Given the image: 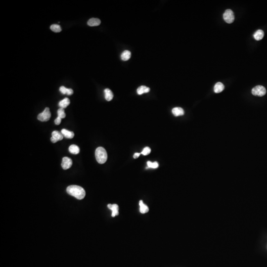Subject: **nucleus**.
Here are the masks:
<instances>
[{"instance_id": "1", "label": "nucleus", "mask_w": 267, "mask_h": 267, "mask_svg": "<svg viewBox=\"0 0 267 267\" xmlns=\"http://www.w3.org/2000/svg\"><path fill=\"white\" fill-rule=\"evenodd\" d=\"M66 191L69 195L79 200L83 199L86 195V192L84 189L81 186L76 185H71L68 186Z\"/></svg>"}, {"instance_id": "2", "label": "nucleus", "mask_w": 267, "mask_h": 267, "mask_svg": "<svg viewBox=\"0 0 267 267\" xmlns=\"http://www.w3.org/2000/svg\"><path fill=\"white\" fill-rule=\"evenodd\" d=\"M95 156L98 163L104 164L107 161V151L102 147H98L96 149Z\"/></svg>"}, {"instance_id": "3", "label": "nucleus", "mask_w": 267, "mask_h": 267, "mask_svg": "<svg viewBox=\"0 0 267 267\" xmlns=\"http://www.w3.org/2000/svg\"><path fill=\"white\" fill-rule=\"evenodd\" d=\"M252 95L255 96L263 97L266 94V89L264 87L261 86V85H258L252 89Z\"/></svg>"}, {"instance_id": "4", "label": "nucleus", "mask_w": 267, "mask_h": 267, "mask_svg": "<svg viewBox=\"0 0 267 267\" xmlns=\"http://www.w3.org/2000/svg\"><path fill=\"white\" fill-rule=\"evenodd\" d=\"M51 117V113L50 109L48 107H46L44 110L43 112L39 114L38 115L37 118L39 120L42 121V122H46L48 121L50 119Z\"/></svg>"}, {"instance_id": "5", "label": "nucleus", "mask_w": 267, "mask_h": 267, "mask_svg": "<svg viewBox=\"0 0 267 267\" xmlns=\"http://www.w3.org/2000/svg\"><path fill=\"white\" fill-rule=\"evenodd\" d=\"M224 20L227 23H231L234 21V16L233 11L228 9L225 11L223 14Z\"/></svg>"}, {"instance_id": "6", "label": "nucleus", "mask_w": 267, "mask_h": 267, "mask_svg": "<svg viewBox=\"0 0 267 267\" xmlns=\"http://www.w3.org/2000/svg\"><path fill=\"white\" fill-rule=\"evenodd\" d=\"M52 137L51 140L53 143H55L57 141L62 140L64 137L61 133L57 131H53L52 132Z\"/></svg>"}, {"instance_id": "7", "label": "nucleus", "mask_w": 267, "mask_h": 267, "mask_svg": "<svg viewBox=\"0 0 267 267\" xmlns=\"http://www.w3.org/2000/svg\"><path fill=\"white\" fill-rule=\"evenodd\" d=\"M72 165V161L71 159L68 157H64L62 158L61 167L64 170L69 169Z\"/></svg>"}, {"instance_id": "8", "label": "nucleus", "mask_w": 267, "mask_h": 267, "mask_svg": "<svg viewBox=\"0 0 267 267\" xmlns=\"http://www.w3.org/2000/svg\"><path fill=\"white\" fill-rule=\"evenodd\" d=\"M107 207L109 209L112 211V217H114L118 215L119 214V207L117 204H109L107 205Z\"/></svg>"}, {"instance_id": "9", "label": "nucleus", "mask_w": 267, "mask_h": 267, "mask_svg": "<svg viewBox=\"0 0 267 267\" xmlns=\"http://www.w3.org/2000/svg\"><path fill=\"white\" fill-rule=\"evenodd\" d=\"M100 19L96 18H92L88 20L87 24L90 26H97L100 25Z\"/></svg>"}, {"instance_id": "10", "label": "nucleus", "mask_w": 267, "mask_h": 267, "mask_svg": "<svg viewBox=\"0 0 267 267\" xmlns=\"http://www.w3.org/2000/svg\"><path fill=\"white\" fill-rule=\"evenodd\" d=\"M172 113L175 116H180L184 114V110L181 107H175L172 110Z\"/></svg>"}, {"instance_id": "11", "label": "nucleus", "mask_w": 267, "mask_h": 267, "mask_svg": "<svg viewBox=\"0 0 267 267\" xmlns=\"http://www.w3.org/2000/svg\"><path fill=\"white\" fill-rule=\"evenodd\" d=\"M224 88H225V86L223 83L218 82L214 86V91L215 93H220L224 90Z\"/></svg>"}, {"instance_id": "12", "label": "nucleus", "mask_w": 267, "mask_h": 267, "mask_svg": "<svg viewBox=\"0 0 267 267\" xmlns=\"http://www.w3.org/2000/svg\"><path fill=\"white\" fill-rule=\"evenodd\" d=\"M264 36V31L262 30H258L255 32L254 34L253 37L255 40L257 41H260L262 40Z\"/></svg>"}, {"instance_id": "13", "label": "nucleus", "mask_w": 267, "mask_h": 267, "mask_svg": "<svg viewBox=\"0 0 267 267\" xmlns=\"http://www.w3.org/2000/svg\"><path fill=\"white\" fill-rule=\"evenodd\" d=\"M61 133L63 135L64 137H66L67 139H72L74 137V133L73 132L68 131L65 129H62Z\"/></svg>"}, {"instance_id": "14", "label": "nucleus", "mask_w": 267, "mask_h": 267, "mask_svg": "<svg viewBox=\"0 0 267 267\" xmlns=\"http://www.w3.org/2000/svg\"><path fill=\"white\" fill-rule=\"evenodd\" d=\"M104 93L105 98L107 101L109 102L110 100H112V98H113V94L110 89H105L104 91Z\"/></svg>"}, {"instance_id": "15", "label": "nucleus", "mask_w": 267, "mask_h": 267, "mask_svg": "<svg viewBox=\"0 0 267 267\" xmlns=\"http://www.w3.org/2000/svg\"><path fill=\"white\" fill-rule=\"evenodd\" d=\"M150 91V89L145 86L139 87L137 90L138 95H141L144 93H147Z\"/></svg>"}, {"instance_id": "16", "label": "nucleus", "mask_w": 267, "mask_h": 267, "mask_svg": "<svg viewBox=\"0 0 267 267\" xmlns=\"http://www.w3.org/2000/svg\"><path fill=\"white\" fill-rule=\"evenodd\" d=\"M70 103V102L69 98H66L59 102V107H60V108H62V109H66L69 105Z\"/></svg>"}, {"instance_id": "17", "label": "nucleus", "mask_w": 267, "mask_h": 267, "mask_svg": "<svg viewBox=\"0 0 267 267\" xmlns=\"http://www.w3.org/2000/svg\"><path fill=\"white\" fill-rule=\"evenodd\" d=\"M131 56V53L129 51L125 50L123 52L121 55V59L123 61L129 60Z\"/></svg>"}, {"instance_id": "18", "label": "nucleus", "mask_w": 267, "mask_h": 267, "mask_svg": "<svg viewBox=\"0 0 267 267\" xmlns=\"http://www.w3.org/2000/svg\"><path fill=\"white\" fill-rule=\"evenodd\" d=\"M59 91L62 94H67V95H72L73 94V91L71 89H67L65 87H60Z\"/></svg>"}, {"instance_id": "19", "label": "nucleus", "mask_w": 267, "mask_h": 267, "mask_svg": "<svg viewBox=\"0 0 267 267\" xmlns=\"http://www.w3.org/2000/svg\"><path fill=\"white\" fill-rule=\"evenodd\" d=\"M69 152L71 154H77L79 153V147L75 145H71L69 147Z\"/></svg>"}, {"instance_id": "20", "label": "nucleus", "mask_w": 267, "mask_h": 267, "mask_svg": "<svg viewBox=\"0 0 267 267\" xmlns=\"http://www.w3.org/2000/svg\"><path fill=\"white\" fill-rule=\"evenodd\" d=\"M139 205H140V211L141 213L145 214L148 212V211H149L148 207L147 206V205H145V204H143V202L142 200H140V202H139Z\"/></svg>"}, {"instance_id": "21", "label": "nucleus", "mask_w": 267, "mask_h": 267, "mask_svg": "<svg viewBox=\"0 0 267 267\" xmlns=\"http://www.w3.org/2000/svg\"><path fill=\"white\" fill-rule=\"evenodd\" d=\"M51 29L55 32L58 33L61 31V28L60 27V26L57 24H53L51 26Z\"/></svg>"}, {"instance_id": "22", "label": "nucleus", "mask_w": 267, "mask_h": 267, "mask_svg": "<svg viewBox=\"0 0 267 267\" xmlns=\"http://www.w3.org/2000/svg\"><path fill=\"white\" fill-rule=\"evenodd\" d=\"M57 115H58V117L60 118L61 119L64 118L66 117V114L64 112V109L62 108L59 109V110H57Z\"/></svg>"}, {"instance_id": "23", "label": "nucleus", "mask_w": 267, "mask_h": 267, "mask_svg": "<svg viewBox=\"0 0 267 267\" xmlns=\"http://www.w3.org/2000/svg\"><path fill=\"white\" fill-rule=\"evenodd\" d=\"M147 165L148 168H157L158 167V163L157 162H152L151 161H148L147 162Z\"/></svg>"}, {"instance_id": "24", "label": "nucleus", "mask_w": 267, "mask_h": 267, "mask_svg": "<svg viewBox=\"0 0 267 267\" xmlns=\"http://www.w3.org/2000/svg\"><path fill=\"white\" fill-rule=\"evenodd\" d=\"M150 152H151V149L149 147H145L143 148V152H141V154L143 155H147L150 154Z\"/></svg>"}, {"instance_id": "25", "label": "nucleus", "mask_w": 267, "mask_h": 267, "mask_svg": "<svg viewBox=\"0 0 267 267\" xmlns=\"http://www.w3.org/2000/svg\"><path fill=\"white\" fill-rule=\"evenodd\" d=\"M61 119H61L59 117H57V118L55 119V123L57 125H59L61 122Z\"/></svg>"}, {"instance_id": "26", "label": "nucleus", "mask_w": 267, "mask_h": 267, "mask_svg": "<svg viewBox=\"0 0 267 267\" xmlns=\"http://www.w3.org/2000/svg\"><path fill=\"white\" fill-rule=\"evenodd\" d=\"M141 153H135L134 156H133V157L135 159L137 158H138V157L140 156V155H141Z\"/></svg>"}]
</instances>
